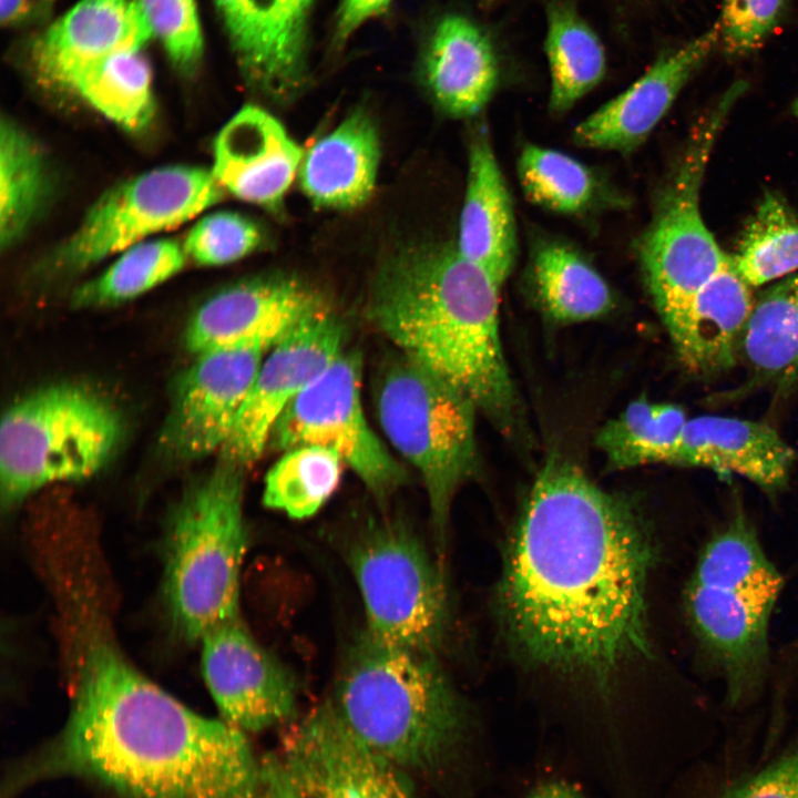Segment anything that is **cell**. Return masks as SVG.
I'll use <instances>...</instances> for the list:
<instances>
[{
	"label": "cell",
	"mask_w": 798,
	"mask_h": 798,
	"mask_svg": "<svg viewBox=\"0 0 798 798\" xmlns=\"http://www.w3.org/2000/svg\"><path fill=\"white\" fill-rule=\"evenodd\" d=\"M222 195L212 171L202 167L168 165L141 173L98 198L50 265L62 274L89 268L194 218Z\"/></svg>",
	"instance_id": "11"
},
{
	"label": "cell",
	"mask_w": 798,
	"mask_h": 798,
	"mask_svg": "<svg viewBox=\"0 0 798 798\" xmlns=\"http://www.w3.org/2000/svg\"><path fill=\"white\" fill-rule=\"evenodd\" d=\"M187 257L176 241L147 239L122 254L98 277L74 290L76 308L114 306L131 300L168 280L184 267Z\"/></svg>",
	"instance_id": "33"
},
{
	"label": "cell",
	"mask_w": 798,
	"mask_h": 798,
	"mask_svg": "<svg viewBox=\"0 0 798 798\" xmlns=\"http://www.w3.org/2000/svg\"><path fill=\"white\" fill-rule=\"evenodd\" d=\"M784 576L740 509L702 544L683 591L700 663L723 684L729 707L771 685V620Z\"/></svg>",
	"instance_id": "5"
},
{
	"label": "cell",
	"mask_w": 798,
	"mask_h": 798,
	"mask_svg": "<svg viewBox=\"0 0 798 798\" xmlns=\"http://www.w3.org/2000/svg\"><path fill=\"white\" fill-rule=\"evenodd\" d=\"M265 354L258 347H232L196 355L175 382L161 433V448L168 458L188 462L221 452Z\"/></svg>",
	"instance_id": "14"
},
{
	"label": "cell",
	"mask_w": 798,
	"mask_h": 798,
	"mask_svg": "<svg viewBox=\"0 0 798 798\" xmlns=\"http://www.w3.org/2000/svg\"><path fill=\"white\" fill-rule=\"evenodd\" d=\"M319 704L424 798H483L488 756L434 653L365 631Z\"/></svg>",
	"instance_id": "3"
},
{
	"label": "cell",
	"mask_w": 798,
	"mask_h": 798,
	"mask_svg": "<svg viewBox=\"0 0 798 798\" xmlns=\"http://www.w3.org/2000/svg\"><path fill=\"white\" fill-rule=\"evenodd\" d=\"M345 327L328 308L309 317L267 351L222 461L245 468L269 443L288 406L344 351Z\"/></svg>",
	"instance_id": "13"
},
{
	"label": "cell",
	"mask_w": 798,
	"mask_h": 798,
	"mask_svg": "<svg viewBox=\"0 0 798 798\" xmlns=\"http://www.w3.org/2000/svg\"><path fill=\"white\" fill-rule=\"evenodd\" d=\"M278 757L295 798H424L324 712L290 726Z\"/></svg>",
	"instance_id": "16"
},
{
	"label": "cell",
	"mask_w": 798,
	"mask_h": 798,
	"mask_svg": "<svg viewBox=\"0 0 798 798\" xmlns=\"http://www.w3.org/2000/svg\"><path fill=\"white\" fill-rule=\"evenodd\" d=\"M153 35L137 1L80 0L35 41L38 76L61 88L82 66Z\"/></svg>",
	"instance_id": "21"
},
{
	"label": "cell",
	"mask_w": 798,
	"mask_h": 798,
	"mask_svg": "<svg viewBox=\"0 0 798 798\" xmlns=\"http://www.w3.org/2000/svg\"><path fill=\"white\" fill-rule=\"evenodd\" d=\"M687 419L677 405L637 399L598 430L595 443L612 470L663 463Z\"/></svg>",
	"instance_id": "31"
},
{
	"label": "cell",
	"mask_w": 798,
	"mask_h": 798,
	"mask_svg": "<svg viewBox=\"0 0 798 798\" xmlns=\"http://www.w3.org/2000/svg\"><path fill=\"white\" fill-rule=\"evenodd\" d=\"M50 181L42 152L18 123L0 124V243L14 245L31 226L49 196Z\"/></svg>",
	"instance_id": "30"
},
{
	"label": "cell",
	"mask_w": 798,
	"mask_h": 798,
	"mask_svg": "<svg viewBox=\"0 0 798 798\" xmlns=\"http://www.w3.org/2000/svg\"><path fill=\"white\" fill-rule=\"evenodd\" d=\"M791 111H792L794 115L798 117V98L792 103Z\"/></svg>",
	"instance_id": "43"
},
{
	"label": "cell",
	"mask_w": 798,
	"mask_h": 798,
	"mask_svg": "<svg viewBox=\"0 0 798 798\" xmlns=\"http://www.w3.org/2000/svg\"><path fill=\"white\" fill-rule=\"evenodd\" d=\"M656 553L637 507L550 454L525 500L500 585L514 645L535 664L595 677L645 654Z\"/></svg>",
	"instance_id": "1"
},
{
	"label": "cell",
	"mask_w": 798,
	"mask_h": 798,
	"mask_svg": "<svg viewBox=\"0 0 798 798\" xmlns=\"http://www.w3.org/2000/svg\"><path fill=\"white\" fill-rule=\"evenodd\" d=\"M80 656L66 723L16 770L17 787L69 776L122 798H274L246 733L190 709L103 633Z\"/></svg>",
	"instance_id": "2"
},
{
	"label": "cell",
	"mask_w": 798,
	"mask_h": 798,
	"mask_svg": "<svg viewBox=\"0 0 798 798\" xmlns=\"http://www.w3.org/2000/svg\"><path fill=\"white\" fill-rule=\"evenodd\" d=\"M143 45L122 47L75 71L66 89L130 132H140L154 114L152 73Z\"/></svg>",
	"instance_id": "28"
},
{
	"label": "cell",
	"mask_w": 798,
	"mask_h": 798,
	"mask_svg": "<svg viewBox=\"0 0 798 798\" xmlns=\"http://www.w3.org/2000/svg\"><path fill=\"white\" fill-rule=\"evenodd\" d=\"M739 359L761 386L778 393L798 388V272L754 297Z\"/></svg>",
	"instance_id": "26"
},
{
	"label": "cell",
	"mask_w": 798,
	"mask_h": 798,
	"mask_svg": "<svg viewBox=\"0 0 798 798\" xmlns=\"http://www.w3.org/2000/svg\"><path fill=\"white\" fill-rule=\"evenodd\" d=\"M326 308L323 296L298 278L258 277L206 299L191 316L184 344L195 355L232 347L268 351L294 328Z\"/></svg>",
	"instance_id": "17"
},
{
	"label": "cell",
	"mask_w": 798,
	"mask_h": 798,
	"mask_svg": "<svg viewBox=\"0 0 798 798\" xmlns=\"http://www.w3.org/2000/svg\"><path fill=\"white\" fill-rule=\"evenodd\" d=\"M139 4L175 66L186 73L194 71L203 53L194 0H140Z\"/></svg>",
	"instance_id": "37"
},
{
	"label": "cell",
	"mask_w": 798,
	"mask_h": 798,
	"mask_svg": "<svg viewBox=\"0 0 798 798\" xmlns=\"http://www.w3.org/2000/svg\"><path fill=\"white\" fill-rule=\"evenodd\" d=\"M381 428L419 472L432 524L442 541L453 498L478 471L474 403L426 367L398 352L375 389Z\"/></svg>",
	"instance_id": "8"
},
{
	"label": "cell",
	"mask_w": 798,
	"mask_h": 798,
	"mask_svg": "<svg viewBox=\"0 0 798 798\" xmlns=\"http://www.w3.org/2000/svg\"><path fill=\"white\" fill-rule=\"evenodd\" d=\"M785 0H723L719 38L727 53L758 49L778 25Z\"/></svg>",
	"instance_id": "38"
},
{
	"label": "cell",
	"mask_w": 798,
	"mask_h": 798,
	"mask_svg": "<svg viewBox=\"0 0 798 798\" xmlns=\"http://www.w3.org/2000/svg\"><path fill=\"white\" fill-rule=\"evenodd\" d=\"M528 277L541 309L560 324L596 319L615 306L604 277L576 248L560 239L534 242Z\"/></svg>",
	"instance_id": "27"
},
{
	"label": "cell",
	"mask_w": 798,
	"mask_h": 798,
	"mask_svg": "<svg viewBox=\"0 0 798 798\" xmlns=\"http://www.w3.org/2000/svg\"><path fill=\"white\" fill-rule=\"evenodd\" d=\"M303 157L301 149L272 114L246 105L215 137L212 173L237 198L276 209Z\"/></svg>",
	"instance_id": "20"
},
{
	"label": "cell",
	"mask_w": 798,
	"mask_h": 798,
	"mask_svg": "<svg viewBox=\"0 0 798 798\" xmlns=\"http://www.w3.org/2000/svg\"><path fill=\"white\" fill-rule=\"evenodd\" d=\"M518 175L528 200L567 215L589 211L601 185L586 165L561 151L526 144L518 158Z\"/></svg>",
	"instance_id": "35"
},
{
	"label": "cell",
	"mask_w": 798,
	"mask_h": 798,
	"mask_svg": "<svg viewBox=\"0 0 798 798\" xmlns=\"http://www.w3.org/2000/svg\"><path fill=\"white\" fill-rule=\"evenodd\" d=\"M243 474L221 461L185 490L170 519L164 596L175 628L190 641L239 617L247 545Z\"/></svg>",
	"instance_id": "6"
},
{
	"label": "cell",
	"mask_w": 798,
	"mask_h": 798,
	"mask_svg": "<svg viewBox=\"0 0 798 798\" xmlns=\"http://www.w3.org/2000/svg\"><path fill=\"white\" fill-rule=\"evenodd\" d=\"M796 459L765 422L705 415L687 419L663 463L736 474L774 497L787 487Z\"/></svg>",
	"instance_id": "19"
},
{
	"label": "cell",
	"mask_w": 798,
	"mask_h": 798,
	"mask_svg": "<svg viewBox=\"0 0 798 798\" xmlns=\"http://www.w3.org/2000/svg\"><path fill=\"white\" fill-rule=\"evenodd\" d=\"M744 91L736 84L694 127L637 245L642 276L671 335L699 289L729 260L700 212V187L724 123Z\"/></svg>",
	"instance_id": "9"
},
{
	"label": "cell",
	"mask_w": 798,
	"mask_h": 798,
	"mask_svg": "<svg viewBox=\"0 0 798 798\" xmlns=\"http://www.w3.org/2000/svg\"><path fill=\"white\" fill-rule=\"evenodd\" d=\"M718 39V28H714L663 54L625 91L579 123L573 131L574 143L621 153L637 149L668 112Z\"/></svg>",
	"instance_id": "18"
},
{
	"label": "cell",
	"mask_w": 798,
	"mask_h": 798,
	"mask_svg": "<svg viewBox=\"0 0 798 798\" xmlns=\"http://www.w3.org/2000/svg\"><path fill=\"white\" fill-rule=\"evenodd\" d=\"M53 0H0L3 25H18L34 19L51 6Z\"/></svg>",
	"instance_id": "42"
},
{
	"label": "cell",
	"mask_w": 798,
	"mask_h": 798,
	"mask_svg": "<svg viewBox=\"0 0 798 798\" xmlns=\"http://www.w3.org/2000/svg\"><path fill=\"white\" fill-rule=\"evenodd\" d=\"M201 642L204 678L224 720L244 733H259L296 719L293 674L239 617L211 628Z\"/></svg>",
	"instance_id": "15"
},
{
	"label": "cell",
	"mask_w": 798,
	"mask_h": 798,
	"mask_svg": "<svg viewBox=\"0 0 798 798\" xmlns=\"http://www.w3.org/2000/svg\"><path fill=\"white\" fill-rule=\"evenodd\" d=\"M392 0H340L334 44L341 45L368 20L382 13Z\"/></svg>",
	"instance_id": "41"
},
{
	"label": "cell",
	"mask_w": 798,
	"mask_h": 798,
	"mask_svg": "<svg viewBox=\"0 0 798 798\" xmlns=\"http://www.w3.org/2000/svg\"><path fill=\"white\" fill-rule=\"evenodd\" d=\"M732 259L751 287L798 272V217L781 195L765 193L747 222Z\"/></svg>",
	"instance_id": "32"
},
{
	"label": "cell",
	"mask_w": 798,
	"mask_h": 798,
	"mask_svg": "<svg viewBox=\"0 0 798 798\" xmlns=\"http://www.w3.org/2000/svg\"><path fill=\"white\" fill-rule=\"evenodd\" d=\"M424 84L436 104L453 117L479 114L499 81L490 39L472 20L448 14L436 25L422 59Z\"/></svg>",
	"instance_id": "23"
},
{
	"label": "cell",
	"mask_w": 798,
	"mask_h": 798,
	"mask_svg": "<svg viewBox=\"0 0 798 798\" xmlns=\"http://www.w3.org/2000/svg\"><path fill=\"white\" fill-rule=\"evenodd\" d=\"M342 463L336 452L321 447L284 451L265 477L264 504L291 519L310 518L336 491Z\"/></svg>",
	"instance_id": "34"
},
{
	"label": "cell",
	"mask_w": 798,
	"mask_h": 798,
	"mask_svg": "<svg viewBox=\"0 0 798 798\" xmlns=\"http://www.w3.org/2000/svg\"><path fill=\"white\" fill-rule=\"evenodd\" d=\"M500 288L457 246L418 244L381 266L368 315L398 352L449 382L499 431L513 436L520 408L500 338Z\"/></svg>",
	"instance_id": "4"
},
{
	"label": "cell",
	"mask_w": 798,
	"mask_h": 798,
	"mask_svg": "<svg viewBox=\"0 0 798 798\" xmlns=\"http://www.w3.org/2000/svg\"><path fill=\"white\" fill-rule=\"evenodd\" d=\"M467 188L457 248L501 287L518 256L511 195L487 127H479L469 145Z\"/></svg>",
	"instance_id": "22"
},
{
	"label": "cell",
	"mask_w": 798,
	"mask_h": 798,
	"mask_svg": "<svg viewBox=\"0 0 798 798\" xmlns=\"http://www.w3.org/2000/svg\"><path fill=\"white\" fill-rule=\"evenodd\" d=\"M258 226L234 212L203 216L188 232L183 244L186 257L201 266H222L254 252L262 243Z\"/></svg>",
	"instance_id": "36"
},
{
	"label": "cell",
	"mask_w": 798,
	"mask_h": 798,
	"mask_svg": "<svg viewBox=\"0 0 798 798\" xmlns=\"http://www.w3.org/2000/svg\"><path fill=\"white\" fill-rule=\"evenodd\" d=\"M123 434L114 402L81 382H54L20 397L0 426V491L12 507L55 482L101 470Z\"/></svg>",
	"instance_id": "7"
},
{
	"label": "cell",
	"mask_w": 798,
	"mask_h": 798,
	"mask_svg": "<svg viewBox=\"0 0 798 798\" xmlns=\"http://www.w3.org/2000/svg\"><path fill=\"white\" fill-rule=\"evenodd\" d=\"M379 154L371 119L355 112L304 155L299 168L301 188L319 207L346 209L361 205L372 193Z\"/></svg>",
	"instance_id": "25"
},
{
	"label": "cell",
	"mask_w": 798,
	"mask_h": 798,
	"mask_svg": "<svg viewBox=\"0 0 798 798\" xmlns=\"http://www.w3.org/2000/svg\"><path fill=\"white\" fill-rule=\"evenodd\" d=\"M361 359L342 351L284 411L269 443L278 450H332L378 500L407 481L405 469L370 428L361 403Z\"/></svg>",
	"instance_id": "12"
},
{
	"label": "cell",
	"mask_w": 798,
	"mask_h": 798,
	"mask_svg": "<svg viewBox=\"0 0 798 798\" xmlns=\"http://www.w3.org/2000/svg\"><path fill=\"white\" fill-rule=\"evenodd\" d=\"M754 296L730 260L697 293L679 326L669 335L681 364L700 377L735 366Z\"/></svg>",
	"instance_id": "24"
},
{
	"label": "cell",
	"mask_w": 798,
	"mask_h": 798,
	"mask_svg": "<svg viewBox=\"0 0 798 798\" xmlns=\"http://www.w3.org/2000/svg\"><path fill=\"white\" fill-rule=\"evenodd\" d=\"M719 798H798V736L774 760L735 781Z\"/></svg>",
	"instance_id": "39"
},
{
	"label": "cell",
	"mask_w": 798,
	"mask_h": 798,
	"mask_svg": "<svg viewBox=\"0 0 798 798\" xmlns=\"http://www.w3.org/2000/svg\"><path fill=\"white\" fill-rule=\"evenodd\" d=\"M368 632L396 646L436 653L448 624L446 585L417 533L399 519L369 522L348 548Z\"/></svg>",
	"instance_id": "10"
},
{
	"label": "cell",
	"mask_w": 798,
	"mask_h": 798,
	"mask_svg": "<svg viewBox=\"0 0 798 798\" xmlns=\"http://www.w3.org/2000/svg\"><path fill=\"white\" fill-rule=\"evenodd\" d=\"M519 798H593L576 774L543 769L525 785Z\"/></svg>",
	"instance_id": "40"
},
{
	"label": "cell",
	"mask_w": 798,
	"mask_h": 798,
	"mask_svg": "<svg viewBox=\"0 0 798 798\" xmlns=\"http://www.w3.org/2000/svg\"><path fill=\"white\" fill-rule=\"evenodd\" d=\"M550 66V110L563 113L594 89L603 79L606 60L603 45L566 1L548 8V32L544 43Z\"/></svg>",
	"instance_id": "29"
}]
</instances>
